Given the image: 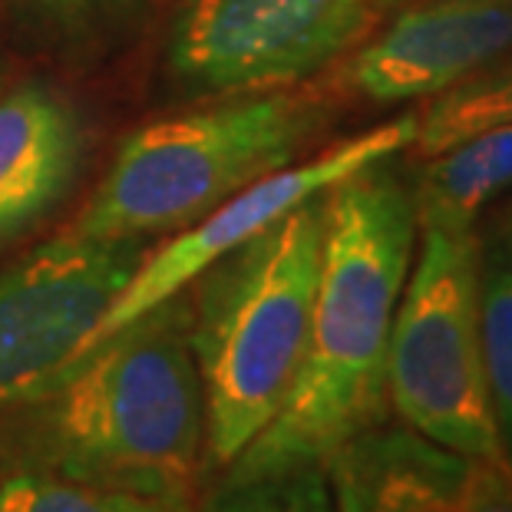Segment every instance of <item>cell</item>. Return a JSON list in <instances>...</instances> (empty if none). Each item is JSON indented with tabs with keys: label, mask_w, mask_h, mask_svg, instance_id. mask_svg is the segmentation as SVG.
<instances>
[{
	"label": "cell",
	"mask_w": 512,
	"mask_h": 512,
	"mask_svg": "<svg viewBox=\"0 0 512 512\" xmlns=\"http://www.w3.org/2000/svg\"><path fill=\"white\" fill-rule=\"evenodd\" d=\"M387 162L324 192V255L301 370L275 420L222 479L324 466L387 420L390 328L417 245V202Z\"/></svg>",
	"instance_id": "1"
},
{
	"label": "cell",
	"mask_w": 512,
	"mask_h": 512,
	"mask_svg": "<svg viewBox=\"0 0 512 512\" xmlns=\"http://www.w3.org/2000/svg\"><path fill=\"white\" fill-rule=\"evenodd\" d=\"M14 413L7 470L136 493L189 496L209 466L202 384L189 344V294L90 347Z\"/></svg>",
	"instance_id": "2"
},
{
	"label": "cell",
	"mask_w": 512,
	"mask_h": 512,
	"mask_svg": "<svg viewBox=\"0 0 512 512\" xmlns=\"http://www.w3.org/2000/svg\"><path fill=\"white\" fill-rule=\"evenodd\" d=\"M321 255L324 195L281 215L185 288L209 466L225 470L288 400L308 347Z\"/></svg>",
	"instance_id": "3"
},
{
	"label": "cell",
	"mask_w": 512,
	"mask_h": 512,
	"mask_svg": "<svg viewBox=\"0 0 512 512\" xmlns=\"http://www.w3.org/2000/svg\"><path fill=\"white\" fill-rule=\"evenodd\" d=\"M321 123V96L298 86L152 119L119 143L70 232L149 238L185 228L245 185L291 166Z\"/></svg>",
	"instance_id": "4"
},
{
	"label": "cell",
	"mask_w": 512,
	"mask_h": 512,
	"mask_svg": "<svg viewBox=\"0 0 512 512\" xmlns=\"http://www.w3.org/2000/svg\"><path fill=\"white\" fill-rule=\"evenodd\" d=\"M417 235L390 328L387 403L420 437L506 466L483 361L479 235L440 225Z\"/></svg>",
	"instance_id": "5"
},
{
	"label": "cell",
	"mask_w": 512,
	"mask_h": 512,
	"mask_svg": "<svg viewBox=\"0 0 512 512\" xmlns=\"http://www.w3.org/2000/svg\"><path fill=\"white\" fill-rule=\"evenodd\" d=\"M377 10V0H185L166 63L195 93L291 90L370 37Z\"/></svg>",
	"instance_id": "6"
},
{
	"label": "cell",
	"mask_w": 512,
	"mask_h": 512,
	"mask_svg": "<svg viewBox=\"0 0 512 512\" xmlns=\"http://www.w3.org/2000/svg\"><path fill=\"white\" fill-rule=\"evenodd\" d=\"M146 255V238L63 232L0 271V413L67 370Z\"/></svg>",
	"instance_id": "7"
},
{
	"label": "cell",
	"mask_w": 512,
	"mask_h": 512,
	"mask_svg": "<svg viewBox=\"0 0 512 512\" xmlns=\"http://www.w3.org/2000/svg\"><path fill=\"white\" fill-rule=\"evenodd\" d=\"M413 136H417V113H403L390 119V123H380L367 129V133H357L351 139H341V143L321 149L308 162H291V166L275 169L258 182L245 185L232 199H225L212 212H205L202 219L185 225L176 238H169L156 252L143 255L133 278L126 281V288L119 291L113 308L93 328L90 341L83 344L80 354L106 341L110 334L123 331L126 324L143 318L152 308L172 301L205 268L215 265L228 252H235L238 245H245L258 232H265L268 225H275L281 215L298 209L301 202L318 199V195H324L341 179L410 149Z\"/></svg>",
	"instance_id": "8"
},
{
	"label": "cell",
	"mask_w": 512,
	"mask_h": 512,
	"mask_svg": "<svg viewBox=\"0 0 512 512\" xmlns=\"http://www.w3.org/2000/svg\"><path fill=\"white\" fill-rule=\"evenodd\" d=\"M512 50V0H417L344 63L347 90L370 103L433 100Z\"/></svg>",
	"instance_id": "9"
},
{
	"label": "cell",
	"mask_w": 512,
	"mask_h": 512,
	"mask_svg": "<svg viewBox=\"0 0 512 512\" xmlns=\"http://www.w3.org/2000/svg\"><path fill=\"white\" fill-rule=\"evenodd\" d=\"M334 512H512V470L377 423L324 463Z\"/></svg>",
	"instance_id": "10"
},
{
	"label": "cell",
	"mask_w": 512,
	"mask_h": 512,
	"mask_svg": "<svg viewBox=\"0 0 512 512\" xmlns=\"http://www.w3.org/2000/svg\"><path fill=\"white\" fill-rule=\"evenodd\" d=\"M83 162V126L60 93L40 83L0 100V245L34 228Z\"/></svg>",
	"instance_id": "11"
},
{
	"label": "cell",
	"mask_w": 512,
	"mask_h": 512,
	"mask_svg": "<svg viewBox=\"0 0 512 512\" xmlns=\"http://www.w3.org/2000/svg\"><path fill=\"white\" fill-rule=\"evenodd\" d=\"M512 189V126H496L427 159L413 202L417 225L476 228L479 212Z\"/></svg>",
	"instance_id": "12"
},
{
	"label": "cell",
	"mask_w": 512,
	"mask_h": 512,
	"mask_svg": "<svg viewBox=\"0 0 512 512\" xmlns=\"http://www.w3.org/2000/svg\"><path fill=\"white\" fill-rule=\"evenodd\" d=\"M479 321H483V361L489 403L512 470V222L479 242Z\"/></svg>",
	"instance_id": "13"
},
{
	"label": "cell",
	"mask_w": 512,
	"mask_h": 512,
	"mask_svg": "<svg viewBox=\"0 0 512 512\" xmlns=\"http://www.w3.org/2000/svg\"><path fill=\"white\" fill-rule=\"evenodd\" d=\"M496 126H512V60L489 63L470 80L433 96V103L417 116L413 146L430 159Z\"/></svg>",
	"instance_id": "14"
},
{
	"label": "cell",
	"mask_w": 512,
	"mask_h": 512,
	"mask_svg": "<svg viewBox=\"0 0 512 512\" xmlns=\"http://www.w3.org/2000/svg\"><path fill=\"white\" fill-rule=\"evenodd\" d=\"M0 512H195V506L189 496L136 493L7 470L0 476Z\"/></svg>",
	"instance_id": "15"
},
{
	"label": "cell",
	"mask_w": 512,
	"mask_h": 512,
	"mask_svg": "<svg viewBox=\"0 0 512 512\" xmlns=\"http://www.w3.org/2000/svg\"><path fill=\"white\" fill-rule=\"evenodd\" d=\"M195 512H334V503L324 466H298L255 479H222Z\"/></svg>",
	"instance_id": "16"
},
{
	"label": "cell",
	"mask_w": 512,
	"mask_h": 512,
	"mask_svg": "<svg viewBox=\"0 0 512 512\" xmlns=\"http://www.w3.org/2000/svg\"><path fill=\"white\" fill-rule=\"evenodd\" d=\"M24 10H30L34 17L47 20L57 27H76L83 20H90L96 14H103L106 7H113L116 0H20Z\"/></svg>",
	"instance_id": "17"
},
{
	"label": "cell",
	"mask_w": 512,
	"mask_h": 512,
	"mask_svg": "<svg viewBox=\"0 0 512 512\" xmlns=\"http://www.w3.org/2000/svg\"><path fill=\"white\" fill-rule=\"evenodd\" d=\"M407 4H417V0H377V7H407Z\"/></svg>",
	"instance_id": "18"
}]
</instances>
